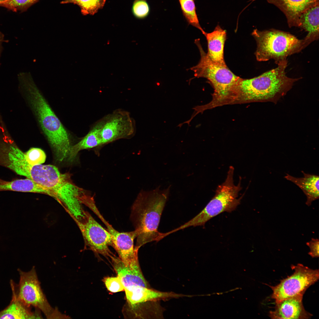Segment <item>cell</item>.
Returning a JSON list of instances; mask_svg holds the SVG:
<instances>
[{"mask_svg": "<svg viewBox=\"0 0 319 319\" xmlns=\"http://www.w3.org/2000/svg\"><path fill=\"white\" fill-rule=\"evenodd\" d=\"M5 181V180H4L0 179V184L4 183Z\"/></svg>", "mask_w": 319, "mask_h": 319, "instance_id": "32", "label": "cell"}, {"mask_svg": "<svg viewBox=\"0 0 319 319\" xmlns=\"http://www.w3.org/2000/svg\"><path fill=\"white\" fill-rule=\"evenodd\" d=\"M304 177L296 178L287 173L284 178L298 186L307 197L305 204L310 206L312 202L319 198V177L318 176L305 173L302 171Z\"/></svg>", "mask_w": 319, "mask_h": 319, "instance_id": "19", "label": "cell"}, {"mask_svg": "<svg viewBox=\"0 0 319 319\" xmlns=\"http://www.w3.org/2000/svg\"><path fill=\"white\" fill-rule=\"evenodd\" d=\"M319 4L307 10L300 18V28L307 32L304 39L307 47L313 41L319 39Z\"/></svg>", "mask_w": 319, "mask_h": 319, "instance_id": "20", "label": "cell"}, {"mask_svg": "<svg viewBox=\"0 0 319 319\" xmlns=\"http://www.w3.org/2000/svg\"><path fill=\"white\" fill-rule=\"evenodd\" d=\"M103 146L99 126L97 121L91 125L89 132L76 144L70 148L68 158L73 161L80 151Z\"/></svg>", "mask_w": 319, "mask_h": 319, "instance_id": "22", "label": "cell"}, {"mask_svg": "<svg viewBox=\"0 0 319 319\" xmlns=\"http://www.w3.org/2000/svg\"><path fill=\"white\" fill-rule=\"evenodd\" d=\"M12 297L10 304L0 312V319H35L42 318L39 311L37 309L34 312L30 307L25 305L18 298L16 294L14 286L12 282Z\"/></svg>", "mask_w": 319, "mask_h": 319, "instance_id": "18", "label": "cell"}, {"mask_svg": "<svg viewBox=\"0 0 319 319\" xmlns=\"http://www.w3.org/2000/svg\"><path fill=\"white\" fill-rule=\"evenodd\" d=\"M291 267L294 270L292 275L281 280L277 285L270 286L273 291L271 298L276 303L297 295H303L307 288L318 280V269H311L300 263Z\"/></svg>", "mask_w": 319, "mask_h": 319, "instance_id": "9", "label": "cell"}, {"mask_svg": "<svg viewBox=\"0 0 319 319\" xmlns=\"http://www.w3.org/2000/svg\"><path fill=\"white\" fill-rule=\"evenodd\" d=\"M150 7L146 0H135L132 6V12L136 18L142 19L147 17L150 12Z\"/></svg>", "mask_w": 319, "mask_h": 319, "instance_id": "27", "label": "cell"}, {"mask_svg": "<svg viewBox=\"0 0 319 319\" xmlns=\"http://www.w3.org/2000/svg\"><path fill=\"white\" fill-rule=\"evenodd\" d=\"M108 290L115 293L124 291V287L120 278L117 277H105L103 280Z\"/></svg>", "mask_w": 319, "mask_h": 319, "instance_id": "28", "label": "cell"}, {"mask_svg": "<svg viewBox=\"0 0 319 319\" xmlns=\"http://www.w3.org/2000/svg\"><path fill=\"white\" fill-rule=\"evenodd\" d=\"M183 15L189 25L199 30L205 35L204 32L200 26L196 13L194 0H178Z\"/></svg>", "mask_w": 319, "mask_h": 319, "instance_id": "23", "label": "cell"}, {"mask_svg": "<svg viewBox=\"0 0 319 319\" xmlns=\"http://www.w3.org/2000/svg\"><path fill=\"white\" fill-rule=\"evenodd\" d=\"M170 185L161 190L160 187L148 191L141 190L132 208L131 218L136 234L135 247L161 240L158 230L161 216L168 200Z\"/></svg>", "mask_w": 319, "mask_h": 319, "instance_id": "3", "label": "cell"}, {"mask_svg": "<svg viewBox=\"0 0 319 319\" xmlns=\"http://www.w3.org/2000/svg\"><path fill=\"white\" fill-rule=\"evenodd\" d=\"M287 59L276 68L250 79L240 77L234 88L233 104L270 102L275 103L284 96L294 83L300 79L286 75Z\"/></svg>", "mask_w": 319, "mask_h": 319, "instance_id": "2", "label": "cell"}, {"mask_svg": "<svg viewBox=\"0 0 319 319\" xmlns=\"http://www.w3.org/2000/svg\"><path fill=\"white\" fill-rule=\"evenodd\" d=\"M117 276L121 279L125 288L137 285L149 288L140 268L139 260L126 264L119 257L114 255L110 257Z\"/></svg>", "mask_w": 319, "mask_h": 319, "instance_id": "14", "label": "cell"}, {"mask_svg": "<svg viewBox=\"0 0 319 319\" xmlns=\"http://www.w3.org/2000/svg\"><path fill=\"white\" fill-rule=\"evenodd\" d=\"M195 43L200 51L201 59L198 63L190 68L198 78H206L214 89L212 98L208 104L201 105L203 111L218 106L230 105L234 94L235 86L240 77L234 74L226 64L212 61L203 50L199 39Z\"/></svg>", "mask_w": 319, "mask_h": 319, "instance_id": "5", "label": "cell"}, {"mask_svg": "<svg viewBox=\"0 0 319 319\" xmlns=\"http://www.w3.org/2000/svg\"><path fill=\"white\" fill-rule=\"evenodd\" d=\"M84 217L76 223L79 228L85 243L94 252L105 256L113 255L109 247L112 245L111 235L100 225L87 211Z\"/></svg>", "mask_w": 319, "mask_h": 319, "instance_id": "11", "label": "cell"}, {"mask_svg": "<svg viewBox=\"0 0 319 319\" xmlns=\"http://www.w3.org/2000/svg\"><path fill=\"white\" fill-rule=\"evenodd\" d=\"M103 145L135 135L136 122L128 111L118 109L97 121Z\"/></svg>", "mask_w": 319, "mask_h": 319, "instance_id": "10", "label": "cell"}, {"mask_svg": "<svg viewBox=\"0 0 319 319\" xmlns=\"http://www.w3.org/2000/svg\"><path fill=\"white\" fill-rule=\"evenodd\" d=\"M105 224L111 235L112 246L123 262L128 264L138 260L139 249L136 248L134 245V239L136 237L135 231L120 232L114 229L107 222Z\"/></svg>", "mask_w": 319, "mask_h": 319, "instance_id": "12", "label": "cell"}, {"mask_svg": "<svg viewBox=\"0 0 319 319\" xmlns=\"http://www.w3.org/2000/svg\"><path fill=\"white\" fill-rule=\"evenodd\" d=\"M4 41V35L1 32H0V57L3 50L2 43Z\"/></svg>", "mask_w": 319, "mask_h": 319, "instance_id": "30", "label": "cell"}, {"mask_svg": "<svg viewBox=\"0 0 319 319\" xmlns=\"http://www.w3.org/2000/svg\"><path fill=\"white\" fill-rule=\"evenodd\" d=\"M302 294L297 295L276 303L274 310L270 311L271 319H308L312 315L305 310L302 303Z\"/></svg>", "mask_w": 319, "mask_h": 319, "instance_id": "15", "label": "cell"}, {"mask_svg": "<svg viewBox=\"0 0 319 319\" xmlns=\"http://www.w3.org/2000/svg\"><path fill=\"white\" fill-rule=\"evenodd\" d=\"M6 191L44 194L56 199L55 195L51 190L27 178L5 181L0 184V191Z\"/></svg>", "mask_w": 319, "mask_h": 319, "instance_id": "21", "label": "cell"}, {"mask_svg": "<svg viewBox=\"0 0 319 319\" xmlns=\"http://www.w3.org/2000/svg\"><path fill=\"white\" fill-rule=\"evenodd\" d=\"M20 275L17 296L26 306H33L42 312L47 318H64L57 309L52 307L43 292L35 268L28 272L18 269Z\"/></svg>", "mask_w": 319, "mask_h": 319, "instance_id": "8", "label": "cell"}, {"mask_svg": "<svg viewBox=\"0 0 319 319\" xmlns=\"http://www.w3.org/2000/svg\"><path fill=\"white\" fill-rule=\"evenodd\" d=\"M19 90L32 112L56 160L67 158L72 146L71 132L63 125L28 74L18 75Z\"/></svg>", "mask_w": 319, "mask_h": 319, "instance_id": "1", "label": "cell"}, {"mask_svg": "<svg viewBox=\"0 0 319 319\" xmlns=\"http://www.w3.org/2000/svg\"><path fill=\"white\" fill-rule=\"evenodd\" d=\"M39 0H8L1 4L14 11L26 10Z\"/></svg>", "mask_w": 319, "mask_h": 319, "instance_id": "26", "label": "cell"}, {"mask_svg": "<svg viewBox=\"0 0 319 319\" xmlns=\"http://www.w3.org/2000/svg\"><path fill=\"white\" fill-rule=\"evenodd\" d=\"M8 0H0V6L1 4L6 2Z\"/></svg>", "mask_w": 319, "mask_h": 319, "instance_id": "31", "label": "cell"}, {"mask_svg": "<svg viewBox=\"0 0 319 319\" xmlns=\"http://www.w3.org/2000/svg\"><path fill=\"white\" fill-rule=\"evenodd\" d=\"M31 179L51 190L75 222L84 217V210L79 198L84 190L73 183L69 173H61L53 165L41 164L33 166Z\"/></svg>", "mask_w": 319, "mask_h": 319, "instance_id": "4", "label": "cell"}, {"mask_svg": "<svg viewBox=\"0 0 319 319\" xmlns=\"http://www.w3.org/2000/svg\"><path fill=\"white\" fill-rule=\"evenodd\" d=\"M234 168L230 167L226 178L217 187L214 197L204 208L192 219L171 231L173 233L188 227L202 226L213 217L224 212H231L240 204L243 196L237 198L241 190V178L237 185L234 183Z\"/></svg>", "mask_w": 319, "mask_h": 319, "instance_id": "7", "label": "cell"}, {"mask_svg": "<svg viewBox=\"0 0 319 319\" xmlns=\"http://www.w3.org/2000/svg\"><path fill=\"white\" fill-rule=\"evenodd\" d=\"M205 35L208 43L207 54L213 61L222 64H226L224 58V49L226 38V31L217 25L212 32Z\"/></svg>", "mask_w": 319, "mask_h": 319, "instance_id": "17", "label": "cell"}, {"mask_svg": "<svg viewBox=\"0 0 319 319\" xmlns=\"http://www.w3.org/2000/svg\"><path fill=\"white\" fill-rule=\"evenodd\" d=\"M105 0H64L62 4L72 3L78 5L84 15H93L104 6Z\"/></svg>", "mask_w": 319, "mask_h": 319, "instance_id": "24", "label": "cell"}, {"mask_svg": "<svg viewBox=\"0 0 319 319\" xmlns=\"http://www.w3.org/2000/svg\"><path fill=\"white\" fill-rule=\"evenodd\" d=\"M310 249L308 254L312 258H318L319 257V243L317 238H312L309 242L306 243Z\"/></svg>", "mask_w": 319, "mask_h": 319, "instance_id": "29", "label": "cell"}, {"mask_svg": "<svg viewBox=\"0 0 319 319\" xmlns=\"http://www.w3.org/2000/svg\"><path fill=\"white\" fill-rule=\"evenodd\" d=\"M256 0H251L252 1ZM279 9L284 14L289 27H300L301 15L310 8L319 4V0H265Z\"/></svg>", "mask_w": 319, "mask_h": 319, "instance_id": "13", "label": "cell"}, {"mask_svg": "<svg viewBox=\"0 0 319 319\" xmlns=\"http://www.w3.org/2000/svg\"><path fill=\"white\" fill-rule=\"evenodd\" d=\"M25 153L27 161L32 166L41 165L45 161L46 154L40 149L32 148Z\"/></svg>", "mask_w": 319, "mask_h": 319, "instance_id": "25", "label": "cell"}, {"mask_svg": "<svg viewBox=\"0 0 319 319\" xmlns=\"http://www.w3.org/2000/svg\"><path fill=\"white\" fill-rule=\"evenodd\" d=\"M252 35L256 42L255 55L259 61L273 59L277 64L307 47L304 39H299L289 33L274 29L263 31L255 29Z\"/></svg>", "mask_w": 319, "mask_h": 319, "instance_id": "6", "label": "cell"}, {"mask_svg": "<svg viewBox=\"0 0 319 319\" xmlns=\"http://www.w3.org/2000/svg\"><path fill=\"white\" fill-rule=\"evenodd\" d=\"M124 291L127 301L132 307L148 301L187 296L172 292H160L137 285L125 288Z\"/></svg>", "mask_w": 319, "mask_h": 319, "instance_id": "16", "label": "cell"}]
</instances>
